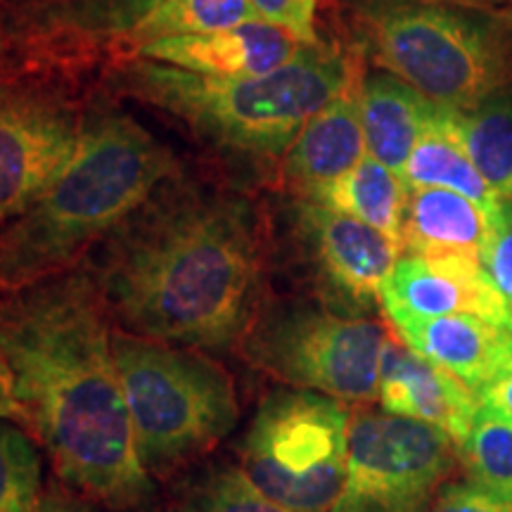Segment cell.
Returning <instances> with one entry per match:
<instances>
[{"label": "cell", "mask_w": 512, "mask_h": 512, "mask_svg": "<svg viewBox=\"0 0 512 512\" xmlns=\"http://www.w3.org/2000/svg\"><path fill=\"white\" fill-rule=\"evenodd\" d=\"M0 344L31 427L74 486L110 505L150 494L93 278L62 273L0 306Z\"/></svg>", "instance_id": "1"}, {"label": "cell", "mask_w": 512, "mask_h": 512, "mask_svg": "<svg viewBox=\"0 0 512 512\" xmlns=\"http://www.w3.org/2000/svg\"><path fill=\"white\" fill-rule=\"evenodd\" d=\"M93 283L138 335L192 349H228L259 302L264 238L247 197L159 190L105 238Z\"/></svg>", "instance_id": "2"}, {"label": "cell", "mask_w": 512, "mask_h": 512, "mask_svg": "<svg viewBox=\"0 0 512 512\" xmlns=\"http://www.w3.org/2000/svg\"><path fill=\"white\" fill-rule=\"evenodd\" d=\"M174 171V155L136 119L98 114L53 188L0 233V290L62 275L88 245L138 214Z\"/></svg>", "instance_id": "3"}, {"label": "cell", "mask_w": 512, "mask_h": 512, "mask_svg": "<svg viewBox=\"0 0 512 512\" xmlns=\"http://www.w3.org/2000/svg\"><path fill=\"white\" fill-rule=\"evenodd\" d=\"M112 79L121 93L185 121L221 150L256 159L287 155L302 128L351 91L347 60L323 43L264 76L216 79L136 57Z\"/></svg>", "instance_id": "4"}, {"label": "cell", "mask_w": 512, "mask_h": 512, "mask_svg": "<svg viewBox=\"0 0 512 512\" xmlns=\"http://www.w3.org/2000/svg\"><path fill=\"white\" fill-rule=\"evenodd\" d=\"M356 29L377 67L434 105L472 112L512 91V12L363 0Z\"/></svg>", "instance_id": "5"}, {"label": "cell", "mask_w": 512, "mask_h": 512, "mask_svg": "<svg viewBox=\"0 0 512 512\" xmlns=\"http://www.w3.org/2000/svg\"><path fill=\"white\" fill-rule=\"evenodd\" d=\"M112 351L145 465L190 456L235 427L238 396L216 363L133 335H112Z\"/></svg>", "instance_id": "6"}, {"label": "cell", "mask_w": 512, "mask_h": 512, "mask_svg": "<svg viewBox=\"0 0 512 512\" xmlns=\"http://www.w3.org/2000/svg\"><path fill=\"white\" fill-rule=\"evenodd\" d=\"M349 413L316 392H278L261 403L242 472L292 512H332L347 482Z\"/></svg>", "instance_id": "7"}, {"label": "cell", "mask_w": 512, "mask_h": 512, "mask_svg": "<svg viewBox=\"0 0 512 512\" xmlns=\"http://www.w3.org/2000/svg\"><path fill=\"white\" fill-rule=\"evenodd\" d=\"M387 344V330L375 320L280 309L254 325L247 354L256 366L304 392L363 403L380 399Z\"/></svg>", "instance_id": "8"}, {"label": "cell", "mask_w": 512, "mask_h": 512, "mask_svg": "<svg viewBox=\"0 0 512 512\" xmlns=\"http://www.w3.org/2000/svg\"><path fill=\"white\" fill-rule=\"evenodd\" d=\"M456 441L394 413L349 418L347 482L332 512H427L458 463Z\"/></svg>", "instance_id": "9"}, {"label": "cell", "mask_w": 512, "mask_h": 512, "mask_svg": "<svg viewBox=\"0 0 512 512\" xmlns=\"http://www.w3.org/2000/svg\"><path fill=\"white\" fill-rule=\"evenodd\" d=\"M83 128L60 95L0 86V223L22 216L53 188L79 150Z\"/></svg>", "instance_id": "10"}, {"label": "cell", "mask_w": 512, "mask_h": 512, "mask_svg": "<svg viewBox=\"0 0 512 512\" xmlns=\"http://www.w3.org/2000/svg\"><path fill=\"white\" fill-rule=\"evenodd\" d=\"M380 302L389 320L477 316L510 328L508 306L482 259L467 254H401L384 280Z\"/></svg>", "instance_id": "11"}, {"label": "cell", "mask_w": 512, "mask_h": 512, "mask_svg": "<svg viewBox=\"0 0 512 512\" xmlns=\"http://www.w3.org/2000/svg\"><path fill=\"white\" fill-rule=\"evenodd\" d=\"M299 233L325 278L354 302L380 297L384 280L401 259V247L380 230L318 202L297 204Z\"/></svg>", "instance_id": "12"}, {"label": "cell", "mask_w": 512, "mask_h": 512, "mask_svg": "<svg viewBox=\"0 0 512 512\" xmlns=\"http://www.w3.org/2000/svg\"><path fill=\"white\" fill-rule=\"evenodd\" d=\"M304 43L266 22H247L200 36L166 38L140 48L136 57L216 79L264 76L304 53Z\"/></svg>", "instance_id": "13"}, {"label": "cell", "mask_w": 512, "mask_h": 512, "mask_svg": "<svg viewBox=\"0 0 512 512\" xmlns=\"http://www.w3.org/2000/svg\"><path fill=\"white\" fill-rule=\"evenodd\" d=\"M380 403L387 413L439 427L458 448L465 444L479 411L477 396L456 375L394 342L384 349Z\"/></svg>", "instance_id": "14"}, {"label": "cell", "mask_w": 512, "mask_h": 512, "mask_svg": "<svg viewBox=\"0 0 512 512\" xmlns=\"http://www.w3.org/2000/svg\"><path fill=\"white\" fill-rule=\"evenodd\" d=\"M399 337L415 354L456 375L472 392L512 373V330L477 316L399 318Z\"/></svg>", "instance_id": "15"}, {"label": "cell", "mask_w": 512, "mask_h": 512, "mask_svg": "<svg viewBox=\"0 0 512 512\" xmlns=\"http://www.w3.org/2000/svg\"><path fill=\"white\" fill-rule=\"evenodd\" d=\"M368 155L358 98L347 91L302 128L285 155V174L306 200H316Z\"/></svg>", "instance_id": "16"}, {"label": "cell", "mask_w": 512, "mask_h": 512, "mask_svg": "<svg viewBox=\"0 0 512 512\" xmlns=\"http://www.w3.org/2000/svg\"><path fill=\"white\" fill-rule=\"evenodd\" d=\"M356 98L368 155L401 176L418 140L437 117L439 105L387 72L368 76Z\"/></svg>", "instance_id": "17"}, {"label": "cell", "mask_w": 512, "mask_h": 512, "mask_svg": "<svg viewBox=\"0 0 512 512\" xmlns=\"http://www.w3.org/2000/svg\"><path fill=\"white\" fill-rule=\"evenodd\" d=\"M498 226L475 202L451 190L425 188L408 195L403 247L408 254H467L482 259Z\"/></svg>", "instance_id": "18"}, {"label": "cell", "mask_w": 512, "mask_h": 512, "mask_svg": "<svg viewBox=\"0 0 512 512\" xmlns=\"http://www.w3.org/2000/svg\"><path fill=\"white\" fill-rule=\"evenodd\" d=\"M453 119H456V110L439 107L432 126L418 140L403 166V183L408 190L439 188L458 192L475 202L479 209H484L498 226L503 221L508 202L501 200V195L484 181L477 166L467 157L456 136V128H453Z\"/></svg>", "instance_id": "19"}, {"label": "cell", "mask_w": 512, "mask_h": 512, "mask_svg": "<svg viewBox=\"0 0 512 512\" xmlns=\"http://www.w3.org/2000/svg\"><path fill=\"white\" fill-rule=\"evenodd\" d=\"M408 195L411 190L396 171L377 162L373 155H366L347 176L339 178L328 190L320 192L316 200L309 202H318L366 223L403 247Z\"/></svg>", "instance_id": "20"}, {"label": "cell", "mask_w": 512, "mask_h": 512, "mask_svg": "<svg viewBox=\"0 0 512 512\" xmlns=\"http://www.w3.org/2000/svg\"><path fill=\"white\" fill-rule=\"evenodd\" d=\"M162 0H60L41 15V34L79 41H117L140 50Z\"/></svg>", "instance_id": "21"}, {"label": "cell", "mask_w": 512, "mask_h": 512, "mask_svg": "<svg viewBox=\"0 0 512 512\" xmlns=\"http://www.w3.org/2000/svg\"><path fill=\"white\" fill-rule=\"evenodd\" d=\"M453 128L484 181L508 202L512 183V91L486 100L472 112H456Z\"/></svg>", "instance_id": "22"}, {"label": "cell", "mask_w": 512, "mask_h": 512, "mask_svg": "<svg viewBox=\"0 0 512 512\" xmlns=\"http://www.w3.org/2000/svg\"><path fill=\"white\" fill-rule=\"evenodd\" d=\"M460 456L470 484L512 510V422L479 406Z\"/></svg>", "instance_id": "23"}, {"label": "cell", "mask_w": 512, "mask_h": 512, "mask_svg": "<svg viewBox=\"0 0 512 512\" xmlns=\"http://www.w3.org/2000/svg\"><path fill=\"white\" fill-rule=\"evenodd\" d=\"M41 458L15 422L0 420V512H36Z\"/></svg>", "instance_id": "24"}, {"label": "cell", "mask_w": 512, "mask_h": 512, "mask_svg": "<svg viewBox=\"0 0 512 512\" xmlns=\"http://www.w3.org/2000/svg\"><path fill=\"white\" fill-rule=\"evenodd\" d=\"M190 512H292L268 498L242 470H226L204 486Z\"/></svg>", "instance_id": "25"}, {"label": "cell", "mask_w": 512, "mask_h": 512, "mask_svg": "<svg viewBox=\"0 0 512 512\" xmlns=\"http://www.w3.org/2000/svg\"><path fill=\"white\" fill-rule=\"evenodd\" d=\"M259 22L287 31L304 46H320L316 31L318 0H249Z\"/></svg>", "instance_id": "26"}, {"label": "cell", "mask_w": 512, "mask_h": 512, "mask_svg": "<svg viewBox=\"0 0 512 512\" xmlns=\"http://www.w3.org/2000/svg\"><path fill=\"white\" fill-rule=\"evenodd\" d=\"M484 271L489 273L491 283L501 294V299L508 306L510 313V328H512V204L505 207L503 221L491 235V242L486 245L482 256Z\"/></svg>", "instance_id": "27"}, {"label": "cell", "mask_w": 512, "mask_h": 512, "mask_svg": "<svg viewBox=\"0 0 512 512\" xmlns=\"http://www.w3.org/2000/svg\"><path fill=\"white\" fill-rule=\"evenodd\" d=\"M427 512H512L498 503L496 498L484 494L475 484H448L441 494L434 498Z\"/></svg>", "instance_id": "28"}, {"label": "cell", "mask_w": 512, "mask_h": 512, "mask_svg": "<svg viewBox=\"0 0 512 512\" xmlns=\"http://www.w3.org/2000/svg\"><path fill=\"white\" fill-rule=\"evenodd\" d=\"M0 420L17 422L22 427H31L27 408L22 406L17 396L15 373H12L8 356H5L3 344H0Z\"/></svg>", "instance_id": "29"}, {"label": "cell", "mask_w": 512, "mask_h": 512, "mask_svg": "<svg viewBox=\"0 0 512 512\" xmlns=\"http://www.w3.org/2000/svg\"><path fill=\"white\" fill-rule=\"evenodd\" d=\"M479 406L489 408L505 420L512 422V373L498 377V380L484 384L479 392H475Z\"/></svg>", "instance_id": "30"}, {"label": "cell", "mask_w": 512, "mask_h": 512, "mask_svg": "<svg viewBox=\"0 0 512 512\" xmlns=\"http://www.w3.org/2000/svg\"><path fill=\"white\" fill-rule=\"evenodd\" d=\"M418 3L453 5V8H477V10H505L512 0H418Z\"/></svg>", "instance_id": "31"}, {"label": "cell", "mask_w": 512, "mask_h": 512, "mask_svg": "<svg viewBox=\"0 0 512 512\" xmlns=\"http://www.w3.org/2000/svg\"><path fill=\"white\" fill-rule=\"evenodd\" d=\"M36 512H76V510L69 508L67 503L57 501V498H43V501L38 503Z\"/></svg>", "instance_id": "32"}, {"label": "cell", "mask_w": 512, "mask_h": 512, "mask_svg": "<svg viewBox=\"0 0 512 512\" xmlns=\"http://www.w3.org/2000/svg\"><path fill=\"white\" fill-rule=\"evenodd\" d=\"M510 204H512V183H510V200H508Z\"/></svg>", "instance_id": "33"}]
</instances>
